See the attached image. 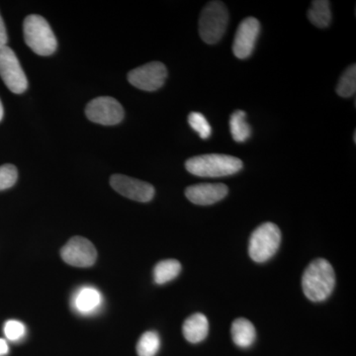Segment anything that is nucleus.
I'll list each match as a JSON object with an SVG mask.
<instances>
[{
	"label": "nucleus",
	"instance_id": "19",
	"mask_svg": "<svg viewBox=\"0 0 356 356\" xmlns=\"http://www.w3.org/2000/svg\"><path fill=\"white\" fill-rule=\"evenodd\" d=\"M161 348V339L158 332H147L140 337L137 344L139 356H156Z\"/></svg>",
	"mask_w": 356,
	"mask_h": 356
},
{
	"label": "nucleus",
	"instance_id": "3",
	"mask_svg": "<svg viewBox=\"0 0 356 356\" xmlns=\"http://www.w3.org/2000/svg\"><path fill=\"white\" fill-rule=\"evenodd\" d=\"M25 43L39 56L53 55L58 43L51 26L40 15L27 16L23 23Z\"/></svg>",
	"mask_w": 356,
	"mask_h": 356
},
{
	"label": "nucleus",
	"instance_id": "23",
	"mask_svg": "<svg viewBox=\"0 0 356 356\" xmlns=\"http://www.w3.org/2000/svg\"><path fill=\"white\" fill-rule=\"evenodd\" d=\"M4 334L9 341H20L26 334V327L19 321H7L6 325H4Z\"/></svg>",
	"mask_w": 356,
	"mask_h": 356
},
{
	"label": "nucleus",
	"instance_id": "25",
	"mask_svg": "<svg viewBox=\"0 0 356 356\" xmlns=\"http://www.w3.org/2000/svg\"><path fill=\"white\" fill-rule=\"evenodd\" d=\"M8 351V344H7L6 339H0V356L6 355Z\"/></svg>",
	"mask_w": 356,
	"mask_h": 356
},
{
	"label": "nucleus",
	"instance_id": "5",
	"mask_svg": "<svg viewBox=\"0 0 356 356\" xmlns=\"http://www.w3.org/2000/svg\"><path fill=\"white\" fill-rule=\"evenodd\" d=\"M281 232L277 225L264 222L252 234L248 245V254L255 262L262 264L270 259L280 247Z\"/></svg>",
	"mask_w": 356,
	"mask_h": 356
},
{
	"label": "nucleus",
	"instance_id": "2",
	"mask_svg": "<svg viewBox=\"0 0 356 356\" xmlns=\"http://www.w3.org/2000/svg\"><path fill=\"white\" fill-rule=\"evenodd\" d=\"M243 161L229 154H201L187 159L185 168L200 177H222L235 175L243 168Z\"/></svg>",
	"mask_w": 356,
	"mask_h": 356
},
{
	"label": "nucleus",
	"instance_id": "17",
	"mask_svg": "<svg viewBox=\"0 0 356 356\" xmlns=\"http://www.w3.org/2000/svg\"><path fill=\"white\" fill-rule=\"evenodd\" d=\"M181 264L177 259H165L159 261L154 269V280L156 284L163 285L179 275Z\"/></svg>",
	"mask_w": 356,
	"mask_h": 356
},
{
	"label": "nucleus",
	"instance_id": "13",
	"mask_svg": "<svg viewBox=\"0 0 356 356\" xmlns=\"http://www.w3.org/2000/svg\"><path fill=\"white\" fill-rule=\"evenodd\" d=\"M182 332L185 339L191 343L203 341L209 332V322L205 315L201 313L193 314L185 320Z\"/></svg>",
	"mask_w": 356,
	"mask_h": 356
},
{
	"label": "nucleus",
	"instance_id": "8",
	"mask_svg": "<svg viewBox=\"0 0 356 356\" xmlns=\"http://www.w3.org/2000/svg\"><path fill=\"white\" fill-rule=\"evenodd\" d=\"M168 70L161 62H152L131 70L128 74L129 83L145 91H156L165 83Z\"/></svg>",
	"mask_w": 356,
	"mask_h": 356
},
{
	"label": "nucleus",
	"instance_id": "1",
	"mask_svg": "<svg viewBox=\"0 0 356 356\" xmlns=\"http://www.w3.org/2000/svg\"><path fill=\"white\" fill-rule=\"evenodd\" d=\"M334 285L336 274L332 264L325 259L312 261L302 278L304 294L313 302H322L329 298Z\"/></svg>",
	"mask_w": 356,
	"mask_h": 356
},
{
	"label": "nucleus",
	"instance_id": "6",
	"mask_svg": "<svg viewBox=\"0 0 356 356\" xmlns=\"http://www.w3.org/2000/svg\"><path fill=\"white\" fill-rule=\"evenodd\" d=\"M0 77L7 88L16 95H21L28 88V81L19 60L8 46L0 48Z\"/></svg>",
	"mask_w": 356,
	"mask_h": 356
},
{
	"label": "nucleus",
	"instance_id": "22",
	"mask_svg": "<svg viewBox=\"0 0 356 356\" xmlns=\"http://www.w3.org/2000/svg\"><path fill=\"white\" fill-rule=\"evenodd\" d=\"M18 172L15 165L6 163L0 166V191L11 188L17 181Z\"/></svg>",
	"mask_w": 356,
	"mask_h": 356
},
{
	"label": "nucleus",
	"instance_id": "21",
	"mask_svg": "<svg viewBox=\"0 0 356 356\" xmlns=\"http://www.w3.org/2000/svg\"><path fill=\"white\" fill-rule=\"evenodd\" d=\"M188 123L191 127L195 132L199 134L201 139H208L212 134V128H211L209 122L205 118L203 114L198 112H191L188 116Z\"/></svg>",
	"mask_w": 356,
	"mask_h": 356
},
{
	"label": "nucleus",
	"instance_id": "10",
	"mask_svg": "<svg viewBox=\"0 0 356 356\" xmlns=\"http://www.w3.org/2000/svg\"><path fill=\"white\" fill-rule=\"evenodd\" d=\"M110 184L115 191L124 197L138 202H149L154 196V187L147 182L123 175H114L110 178Z\"/></svg>",
	"mask_w": 356,
	"mask_h": 356
},
{
	"label": "nucleus",
	"instance_id": "16",
	"mask_svg": "<svg viewBox=\"0 0 356 356\" xmlns=\"http://www.w3.org/2000/svg\"><path fill=\"white\" fill-rule=\"evenodd\" d=\"M312 24L318 28H327L332 22L331 4L327 0H315L308 10Z\"/></svg>",
	"mask_w": 356,
	"mask_h": 356
},
{
	"label": "nucleus",
	"instance_id": "9",
	"mask_svg": "<svg viewBox=\"0 0 356 356\" xmlns=\"http://www.w3.org/2000/svg\"><path fill=\"white\" fill-rule=\"evenodd\" d=\"M60 257L65 264L74 267H90L95 264L97 252L88 238L74 236L60 250Z\"/></svg>",
	"mask_w": 356,
	"mask_h": 356
},
{
	"label": "nucleus",
	"instance_id": "20",
	"mask_svg": "<svg viewBox=\"0 0 356 356\" xmlns=\"http://www.w3.org/2000/svg\"><path fill=\"white\" fill-rule=\"evenodd\" d=\"M356 65H351L339 79L337 86V93L341 97L348 98L355 95Z\"/></svg>",
	"mask_w": 356,
	"mask_h": 356
},
{
	"label": "nucleus",
	"instance_id": "11",
	"mask_svg": "<svg viewBox=\"0 0 356 356\" xmlns=\"http://www.w3.org/2000/svg\"><path fill=\"white\" fill-rule=\"evenodd\" d=\"M261 32V23L254 17L243 19L236 30L233 43L234 55L245 60L252 55Z\"/></svg>",
	"mask_w": 356,
	"mask_h": 356
},
{
	"label": "nucleus",
	"instance_id": "18",
	"mask_svg": "<svg viewBox=\"0 0 356 356\" xmlns=\"http://www.w3.org/2000/svg\"><path fill=\"white\" fill-rule=\"evenodd\" d=\"M245 111L236 110L232 114L229 119V129H231L232 137L238 143H243L250 139L252 136V129L245 121Z\"/></svg>",
	"mask_w": 356,
	"mask_h": 356
},
{
	"label": "nucleus",
	"instance_id": "12",
	"mask_svg": "<svg viewBox=\"0 0 356 356\" xmlns=\"http://www.w3.org/2000/svg\"><path fill=\"white\" fill-rule=\"evenodd\" d=\"M228 186L222 184H201L191 185L185 191V195L196 205H212L228 195Z\"/></svg>",
	"mask_w": 356,
	"mask_h": 356
},
{
	"label": "nucleus",
	"instance_id": "14",
	"mask_svg": "<svg viewBox=\"0 0 356 356\" xmlns=\"http://www.w3.org/2000/svg\"><path fill=\"white\" fill-rule=\"evenodd\" d=\"M232 337L234 343L240 348H250L257 337L254 325L247 318H240L234 321L232 325Z\"/></svg>",
	"mask_w": 356,
	"mask_h": 356
},
{
	"label": "nucleus",
	"instance_id": "27",
	"mask_svg": "<svg viewBox=\"0 0 356 356\" xmlns=\"http://www.w3.org/2000/svg\"><path fill=\"white\" fill-rule=\"evenodd\" d=\"M353 139H355V143L356 142V132H355V136H353Z\"/></svg>",
	"mask_w": 356,
	"mask_h": 356
},
{
	"label": "nucleus",
	"instance_id": "4",
	"mask_svg": "<svg viewBox=\"0 0 356 356\" xmlns=\"http://www.w3.org/2000/svg\"><path fill=\"white\" fill-rule=\"evenodd\" d=\"M229 13L221 1H211L204 7L199 18V34L205 43L216 44L224 36Z\"/></svg>",
	"mask_w": 356,
	"mask_h": 356
},
{
	"label": "nucleus",
	"instance_id": "24",
	"mask_svg": "<svg viewBox=\"0 0 356 356\" xmlns=\"http://www.w3.org/2000/svg\"><path fill=\"white\" fill-rule=\"evenodd\" d=\"M7 41H8V36H7L6 24L0 15V48L7 46Z\"/></svg>",
	"mask_w": 356,
	"mask_h": 356
},
{
	"label": "nucleus",
	"instance_id": "15",
	"mask_svg": "<svg viewBox=\"0 0 356 356\" xmlns=\"http://www.w3.org/2000/svg\"><path fill=\"white\" fill-rule=\"evenodd\" d=\"M100 292L93 287H83L77 292L74 300V309L81 314L92 313L102 304Z\"/></svg>",
	"mask_w": 356,
	"mask_h": 356
},
{
	"label": "nucleus",
	"instance_id": "7",
	"mask_svg": "<svg viewBox=\"0 0 356 356\" xmlns=\"http://www.w3.org/2000/svg\"><path fill=\"white\" fill-rule=\"evenodd\" d=\"M86 117L95 123L104 126H113L124 119L123 107L113 97L102 96L91 100L86 108Z\"/></svg>",
	"mask_w": 356,
	"mask_h": 356
},
{
	"label": "nucleus",
	"instance_id": "26",
	"mask_svg": "<svg viewBox=\"0 0 356 356\" xmlns=\"http://www.w3.org/2000/svg\"><path fill=\"white\" fill-rule=\"evenodd\" d=\"M3 105H2L1 100H0V121L2 120V118H3Z\"/></svg>",
	"mask_w": 356,
	"mask_h": 356
}]
</instances>
